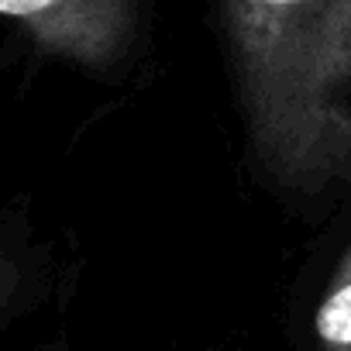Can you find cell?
I'll list each match as a JSON object with an SVG mask.
<instances>
[{"instance_id":"obj_5","label":"cell","mask_w":351,"mask_h":351,"mask_svg":"<svg viewBox=\"0 0 351 351\" xmlns=\"http://www.w3.org/2000/svg\"><path fill=\"white\" fill-rule=\"evenodd\" d=\"M42 351H66V348H42Z\"/></svg>"},{"instance_id":"obj_2","label":"cell","mask_w":351,"mask_h":351,"mask_svg":"<svg viewBox=\"0 0 351 351\" xmlns=\"http://www.w3.org/2000/svg\"><path fill=\"white\" fill-rule=\"evenodd\" d=\"M0 18L18 25L45 56L110 69L134 38V0H0Z\"/></svg>"},{"instance_id":"obj_1","label":"cell","mask_w":351,"mask_h":351,"mask_svg":"<svg viewBox=\"0 0 351 351\" xmlns=\"http://www.w3.org/2000/svg\"><path fill=\"white\" fill-rule=\"evenodd\" d=\"M221 14L265 176L293 193L351 183V0H221Z\"/></svg>"},{"instance_id":"obj_4","label":"cell","mask_w":351,"mask_h":351,"mask_svg":"<svg viewBox=\"0 0 351 351\" xmlns=\"http://www.w3.org/2000/svg\"><path fill=\"white\" fill-rule=\"evenodd\" d=\"M18 286H21V269L14 265V258H8V252H0V313L11 306Z\"/></svg>"},{"instance_id":"obj_3","label":"cell","mask_w":351,"mask_h":351,"mask_svg":"<svg viewBox=\"0 0 351 351\" xmlns=\"http://www.w3.org/2000/svg\"><path fill=\"white\" fill-rule=\"evenodd\" d=\"M313 344L317 351H351V241L313 310Z\"/></svg>"}]
</instances>
